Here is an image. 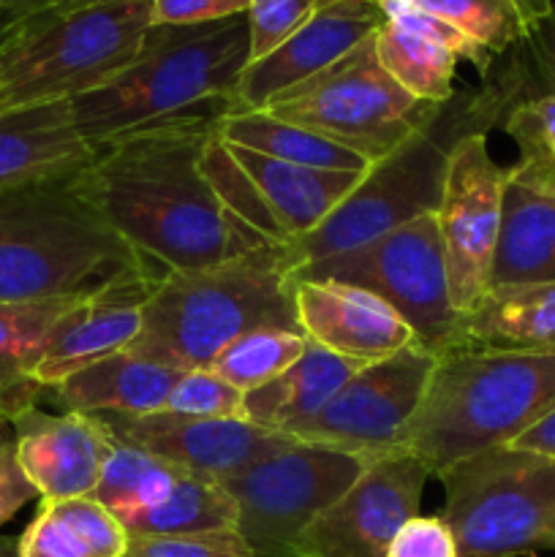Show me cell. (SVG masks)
<instances>
[{
	"instance_id": "8",
	"label": "cell",
	"mask_w": 555,
	"mask_h": 557,
	"mask_svg": "<svg viewBox=\"0 0 555 557\" xmlns=\"http://www.w3.org/2000/svg\"><path fill=\"white\" fill-rule=\"evenodd\" d=\"M441 520L460 557H520L555 549V460L509 446L441 473Z\"/></svg>"
},
{
	"instance_id": "18",
	"label": "cell",
	"mask_w": 555,
	"mask_h": 557,
	"mask_svg": "<svg viewBox=\"0 0 555 557\" xmlns=\"http://www.w3.org/2000/svg\"><path fill=\"white\" fill-rule=\"evenodd\" d=\"M384 25L375 30L373 44L379 63L406 92L422 103H446L455 96L457 63L468 60L488 76L495 60L457 27L430 14L414 0H379Z\"/></svg>"
},
{
	"instance_id": "45",
	"label": "cell",
	"mask_w": 555,
	"mask_h": 557,
	"mask_svg": "<svg viewBox=\"0 0 555 557\" xmlns=\"http://www.w3.org/2000/svg\"><path fill=\"white\" fill-rule=\"evenodd\" d=\"M0 557H20L14 539H0Z\"/></svg>"
},
{
	"instance_id": "15",
	"label": "cell",
	"mask_w": 555,
	"mask_h": 557,
	"mask_svg": "<svg viewBox=\"0 0 555 557\" xmlns=\"http://www.w3.org/2000/svg\"><path fill=\"white\" fill-rule=\"evenodd\" d=\"M161 277L163 270L150 261H139L82 292L49 332L36 364L38 384L54 389L87 364L134 346L141 332L145 305Z\"/></svg>"
},
{
	"instance_id": "27",
	"label": "cell",
	"mask_w": 555,
	"mask_h": 557,
	"mask_svg": "<svg viewBox=\"0 0 555 557\" xmlns=\"http://www.w3.org/2000/svg\"><path fill=\"white\" fill-rule=\"evenodd\" d=\"M128 531L92 498L41 500L16 542L20 557H125Z\"/></svg>"
},
{
	"instance_id": "29",
	"label": "cell",
	"mask_w": 555,
	"mask_h": 557,
	"mask_svg": "<svg viewBox=\"0 0 555 557\" xmlns=\"http://www.w3.org/2000/svg\"><path fill=\"white\" fill-rule=\"evenodd\" d=\"M215 134L229 145L261 152L283 163H297L310 169H330V172H368L370 163L357 152L337 147L335 141L313 134V131L294 125L288 120L256 109V112H229L215 123Z\"/></svg>"
},
{
	"instance_id": "25",
	"label": "cell",
	"mask_w": 555,
	"mask_h": 557,
	"mask_svg": "<svg viewBox=\"0 0 555 557\" xmlns=\"http://www.w3.org/2000/svg\"><path fill=\"white\" fill-rule=\"evenodd\" d=\"M462 341L473 348H553L555 283L493 286L462 315Z\"/></svg>"
},
{
	"instance_id": "21",
	"label": "cell",
	"mask_w": 555,
	"mask_h": 557,
	"mask_svg": "<svg viewBox=\"0 0 555 557\" xmlns=\"http://www.w3.org/2000/svg\"><path fill=\"white\" fill-rule=\"evenodd\" d=\"M92 158L96 147L76 131L71 101L0 112V194L76 177Z\"/></svg>"
},
{
	"instance_id": "40",
	"label": "cell",
	"mask_w": 555,
	"mask_h": 557,
	"mask_svg": "<svg viewBox=\"0 0 555 557\" xmlns=\"http://www.w3.org/2000/svg\"><path fill=\"white\" fill-rule=\"evenodd\" d=\"M386 557H460L455 533L441 517H411L392 539Z\"/></svg>"
},
{
	"instance_id": "5",
	"label": "cell",
	"mask_w": 555,
	"mask_h": 557,
	"mask_svg": "<svg viewBox=\"0 0 555 557\" xmlns=\"http://www.w3.org/2000/svg\"><path fill=\"white\" fill-rule=\"evenodd\" d=\"M504 114V98L490 82L482 79L479 90L455 92L452 101L441 103L433 117L400 147L370 163L351 194L316 232L292 245L299 270L348 253L417 218L435 215L457 141L468 134H488L490 125L501 123Z\"/></svg>"
},
{
	"instance_id": "23",
	"label": "cell",
	"mask_w": 555,
	"mask_h": 557,
	"mask_svg": "<svg viewBox=\"0 0 555 557\" xmlns=\"http://www.w3.org/2000/svg\"><path fill=\"white\" fill-rule=\"evenodd\" d=\"M226 147L234 161L248 172L256 188L261 190L272 215L281 223L283 234L292 245L308 237L310 232H316L332 215V210L351 194V188L365 174L283 163L275 161V158L261 156V152L229 145V141Z\"/></svg>"
},
{
	"instance_id": "17",
	"label": "cell",
	"mask_w": 555,
	"mask_h": 557,
	"mask_svg": "<svg viewBox=\"0 0 555 557\" xmlns=\"http://www.w3.org/2000/svg\"><path fill=\"white\" fill-rule=\"evenodd\" d=\"M384 20V9L375 0H319L294 36L267 58L245 65L234 90V112L264 109L283 90L346 58L354 47L373 36Z\"/></svg>"
},
{
	"instance_id": "36",
	"label": "cell",
	"mask_w": 555,
	"mask_h": 557,
	"mask_svg": "<svg viewBox=\"0 0 555 557\" xmlns=\"http://www.w3.org/2000/svg\"><path fill=\"white\" fill-rule=\"evenodd\" d=\"M511 52L515 54L504 69L493 65L490 74L482 76L504 98L506 112L528 98L555 92V3L539 30Z\"/></svg>"
},
{
	"instance_id": "20",
	"label": "cell",
	"mask_w": 555,
	"mask_h": 557,
	"mask_svg": "<svg viewBox=\"0 0 555 557\" xmlns=\"http://www.w3.org/2000/svg\"><path fill=\"white\" fill-rule=\"evenodd\" d=\"M297 321L310 343L357 364L379 362L417 343L392 305L341 281H299Z\"/></svg>"
},
{
	"instance_id": "24",
	"label": "cell",
	"mask_w": 555,
	"mask_h": 557,
	"mask_svg": "<svg viewBox=\"0 0 555 557\" xmlns=\"http://www.w3.org/2000/svg\"><path fill=\"white\" fill-rule=\"evenodd\" d=\"M359 368L362 364L337 357L308 341V348L292 368L283 370L270 384L245 392L243 419L288 435L294 428L324 411Z\"/></svg>"
},
{
	"instance_id": "1",
	"label": "cell",
	"mask_w": 555,
	"mask_h": 557,
	"mask_svg": "<svg viewBox=\"0 0 555 557\" xmlns=\"http://www.w3.org/2000/svg\"><path fill=\"white\" fill-rule=\"evenodd\" d=\"M215 123L120 136L96 147L79 174L82 194L114 234L163 272L199 270L267 245L223 210L201 172V150Z\"/></svg>"
},
{
	"instance_id": "26",
	"label": "cell",
	"mask_w": 555,
	"mask_h": 557,
	"mask_svg": "<svg viewBox=\"0 0 555 557\" xmlns=\"http://www.w3.org/2000/svg\"><path fill=\"white\" fill-rule=\"evenodd\" d=\"M74 297L47 299L30 305H0V424H11L20 413L38 406L44 386L36 381L54 321L65 313Z\"/></svg>"
},
{
	"instance_id": "22",
	"label": "cell",
	"mask_w": 555,
	"mask_h": 557,
	"mask_svg": "<svg viewBox=\"0 0 555 557\" xmlns=\"http://www.w3.org/2000/svg\"><path fill=\"white\" fill-rule=\"evenodd\" d=\"M183 370L139 357L134 351H118L87 364L54 386V397L65 411L118 413V417H145L161 413Z\"/></svg>"
},
{
	"instance_id": "11",
	"label": "cell",
	"mask_w": 555,
	"mask_h": 557,
	"mask_svg": "<svg viewBox=\"0 0 555 557\" xmlns=\"http://www.w3.org/2000/svg\"><path fill=\"white\" fill-rule=\"evenodd\" d=\"M365 468L362 457L299 441L261 457L223 482L237 504V533L254 557H294L305 528L348 493Z\"/></svg>"
},
{
	"instance_id": "41",
	"label": "cell",
	"mask_w": 555,
	"mask_h": 557,
	"mask_svg": "<svg viewBox=\"0 0 555 557\" xmlns=\"http://www.w3.org/2000/svg\"><path fill=\"white\" fill-rule=\"evenodd\" d=\"M33 498H41V495L22 471L14 430L11 424H0V525H5Z\"/></svg>"
},
{
	"instance_id": "38",
	"label": "cell",
	"mask_w": 555,
	"mask_h": 557,
	"mask_svg": "<svg viewBox=\"0 0 555 557\" xmlns=\"http://www.w3.org/2000/svg\"><path fill=\"white\" fill-rule=\"evenodd\" d=\"M316 5L319 0H250L248 11H245L250 38L248 63L267 58L272 49L294 36L308 22Z\"/></svg>"
},
{
	"instance_id": "43",
	"label": "cell",
	"mask_w": 555,
	"mask_h": 557,
	"mask_svg": "<svg viewBox=\"0 0 555 557\" xmlns=\"http://www.w3.org/2000/svg\"><path fill=\"white\" fill-rule=\"evenodd\" d=\"M506 446L515 451H528V455L555 460V408L550 413H544L536 424H531L526 433L517 435V438Z\"/></svg>"
},
{
	"instance_id": "3",
	"label": "cell",
	"mask_w": 555,
	"mask_h": 557,
	"mask_svg": "<svg viewBox=\"0 0 555 557\" xmlns=\"http://www.w3.org/2000/svg\"><path fill=\"white\" fill-rule=\"evenodd\" d=\"M297 270L292 248L264 245L199 270L163 272L128 351L194 370L210 368L229 343L254 330L303 332Z\"/></svg>"
},
{
	"instance_id": "9",
	"label": "cell",
	"mask_w": 555,
	"mask_h": 557,
	"mask_svg": "<svg viewBox=\"0 0 555 557\" xmlns=\"http://www.w3.org/2000/svg\"><path fill=\"white\" fill-rule=\"evenodd\" d=\"M373 36L330 69L283 90L264 112L303 125L368 163L390 156L441 103H422L403 90L379 63Z\"/></svg>"
},
{
	"instance_id": "34",
	"label": "cell",
	"mask_w": 555,
	"mask_h": 557,
	"mask_svg": "<svg viewBox=\"0 0 555 557\" xmlns=\"http://www.w3.org/2000/svg\"><path fill=\"white\" fill-rule=\"evenodd\" d=\"M201 172H205L212 194L218 196L223 210H226L234 221L243 223V226L248 228V232H254L261 243L275 245V248H292V243H288L281 223L272 215L270 205L264 201L261 190L256 188V183L248 177V172L234 161L226 141H223L215 131H212L205 150H201Z\"/></svg>"
},
{
	"instance_id": "13",
	"label": "cell",
	"mask_w": 555,
	"mask_h": 557,
	"mask_svg": "<svg viewBox=\"0 0 555 557\" xmlns=\"http://www.w3.org/2000/svg\"><path fill=\"white\" fill-rule=\"evenodd\" d=\"M506 185L509 169L490 156L488 134L462 136L449 156L444 194L435 210L452 305L462 315L471 313L493 286Z\"/></svg>"
},
{
	"instance_id": "35",
	"label": "cell",
	"mask_w": 555,
	"mask_h": 557,
	"mask_svg": "<svg viewBox=\"0 0 555 557\" xmlns=\"http://www.w3.org/2000/svg\"><path fill=\"white\" fill-rule=\"evenodd\" d=\"M308 348L303 332L254 330L229 343L210 362L212 373L221 375L234 389L250 392L270 384L272 379L292 368Z\"/></svg>"
},
{
	"instance_id": "30",
	"label": "cell",
	"mask_w": 555,
	"mask_h": 557,
	"mask_svg": "<svg viewBox=\"0 0 555 557\" xmlns=\"http://www.w3.org/2000/svg\"><path fill=\"white\" fill-rule=\"evenodd\" d=\"M128 536H194L237 531V504L226 484L183 473L158 504L120 520Z\"/></svg>"
},
{
	"instance_id": "47",
	"label": "cell",
	"mask_w": 555,
	"mask_h": 557,
	"mask_svg": "<svg viewBox=\"0 0 555 557\" xmlns=\"http://www.w3.org/2000/svg\"><path fill=\"white\" fill-rule=\"evenodd\" d=\"M79 3H90V0H54V5H79Z\"/></svg>"
},
{
	"instance_id": "37",
	"label": "cell",
	"mask_w": 555,
	"mask_h": 557,
	"mask_svg": "<svg viewBox=\"0 0 555 557\" xmlns=\"http://www.w3.org/2000/svg\"><path fill=\"white\" fill-rule=\"evenodd\" d=\"M245 392L212 373L210 368L183 370L163 411L196 419H243Z\"/></svg>"
},
{
	"instance_id": "12",
	"label": "cell",
	"mask_w": 555,
	"mask_h": 557,
	"mask_svg": "<svg viewBox=\"0 0 555 557\" xmlns=\"http://www.w3.org/2000/svg\"><path fill=\"white\" fill-rule=\"evenodd\" d=\"M435 359L428 348L411 343L392 357L362 364L324 411L288 435L299 444L348 451L365 462L395 455L422 403Z\"/></svg>"
},
{
	"instance_id": "39",
	"label": "cell",
	"mask_w": 555,
	"mask_h": 557,
	"mask_svg": "<svg viewBox=\"0 0 555 557\" xmlns=\"http://www.w3.org/2000/svg\"><path fill=\"white\" fill-rule=\"evenodd\" d=\"M125 557H254L237 531L194 536H131Z\"/></svg>"
},
{
	"instance_id": "33",
	"label": "cell",
	"mask_w": 555,
	"mask_h": 557,
	"mask_svg": "<svg viewBox=\"0 0 555 557\" xmlns=\"http://www.w3.org/2000/svg\"><path fill=\"white\" fill-rule=\"evenodd\" d=\"M185 471L114 438V451L90 498L118 520L158 504Z\"/></svg>"
},
{
	"instance_id": "19",
	"label": "cell",
	"mask_w": 555,
	"mask_h": 557,
	"mask_svg": "<svg viewBox=\"0 0 555 557\" xmlns=\"http://www.w3.org/2000/svg\"><path fill=\"white\" fill-rule=\"evenodd\" d=\"M16 457L41 500L90 498L101 482L114 435L101 417L65 411L60 417L36 408L11 422Z\"/></svg>"
},
{
	"instance_id": "6",
	"label": "cell",
	"mask_w": 555,
	"mask_h": 557,
	"mask_svg": "<svg viewBox=\"0 0 555 557\" xmlns=\"http://www.w3.org/2000/svg\"><path fill=\"white\" fill-rule=\"evenodd\" d=\"M139 261L82 194L79 174L0 194V305L74 297Z\"/></svg>"
},
{
	"instance_id": "32",
	"label": "cell",
	"mask_w": 555,
	"mask_h": 557,
	"mask_svg": "<svg viewBox=\"0 0 555 557\" xmlns=\"http://www.w3.org/2000/svg\"><path fill=\"white\" fill-rule=\"evenodd\" d=\"M501 128L517 145L509 183L555 199V92L515 103L501 120Z\"/></svg>"
},
{
	"instance_id": "16",
	"label": "cell",
	"mask_w": 555,
	"mask_h": 557,
	"mask_svg": "<svg viewBox=\"0 0 555 557\" xmlns=\"http://www.w3.org/2000/svg\"><path fill=\"white\" fill-rule=\"evenodd\" d=\"M112 435L185 473L229 482L261 457L294 444L292 435L264 430L245 419H196L177 413L118 417L101 413Z\"/></svg>"
},
{
	"instance_id": "28",
	"label": "cell",
	"mask_w": 555,
	"mask_h": 557,
	"mask_svg": "<svg viewBox=\"0 0 555 557\" xmlns=\"http://www.w3.org/2000/svg\"><path fill=\"white\" fill-rule=\"evenodd\" d=\"M509 283H555V199L511 183L493 261V286Z\"/></svg>"
},
{
	"instance_id": "4",
	"label": "cell",
	"mask_w": 555,
	"mask_h": 557,
	"mask_svg": "<svg viewBox=\"0 0 555 557\" xmlns=\"http://www.w3.org/2000/svg\"><path fill=\"white\" fill-rule=\"evenodd\" d=\"M555 408L553 348H455L435 359L400 451L441 476L511 444Z\"/></svg>"
},
{
	"instance_id": "31",
	"label": "cell",
	"mask_w": 555,
	"mask_h": 557,
	"mask_svg": "<svg viewBox=\"0 0 555 557\" xmlns=\"http://www.w3.org/2000/svg\"><path fill=\"white\" fill-rule=\"evenodd\" d=\"M414 3L449 22L493 60L526 44L553 9V0H414Z\"/></svg>"
},
{
	"instance_id": "14",
	"label": "cell",
	"mask_w": 555,
	"mask_h": 557,
	"mask_svg": "<svg viewBox=\"0 0 555 557\" xmlns=\"http://www.w3.org/2000/svg\"><path fill=\"white\" fill-rule=\"evenodd\" d=\"M428 476L406 451L368 462L348 493L305 528L294 557H386L397 531L419 515Z\"/></svg>"
},
{
	"instance_id": "2",
	"label": "cell",
	"mask_w": 555,
	"mask_h": 557,
	"mask_svg": "<svg viewBox=\"0 0 555 557\" xmlns=\"http://www.w3.org/2000/svg\"><path fill=\"white\" fill-rule=\"evenodd\" d=\"M248 60L245 14L205 25H152L120 74L71 101L76 131L101 147L139 131L221 120L234 112Z\"/></svg>"
},
{
	"instance_id": "10",
	"label": "cell",
	"mask_w": 555,
	"mask_h": 557,
	"mask_svg": "<svg viewBox=\"0 0 555 557\" xmlns=\"http://www.w3.org/2000/svg\"><path fill=\"white\" fill-rule=\"evenodd\" d=\"M297 281H341L384 299L435 357L468 348L462 313L452 305L449 272L435 215H422L348 253L303 267Z\"/></svg>"
},
{
	"instance_id": "44",
	"label": "cell",
	"mask_w": 555,
	"mask_h": 557,
	"mask_svg": "<svg viewBox=\"0 0 555 557\" xmlns=\"http://www.w3.org/2000/svg\"><path fill=\"white\" fill-rule=\"evenodd\" d=\"M54 0H0V16L9 20H25V16L38 14V11L52 9Z\"/></svg>"
},
{
	"instance_id": "7",
	"label": "cell",
	"mask_w": 555,
	"mask_h": 557,
	"mask_svg": "<svg viewBox=\"0 0 555 557\" xmlns=\"http://www.w3.org/2000/svg\"><path fill=\"white\" fill-rule=\"evenodd\" d=\"M150 27V0L52 5L11 22L0 47V112L96 90L136 58Z\"/></svg>"
},
{
	"instance_id": "46",
	"label": "cell",
	"mask_w": 555,
	"mask_h": 557,
	"mask_svg": "<svg viewBox=\"0 0 555 557\" xmlns=\"http://www.w3.org/2000/svg\"><path fill=\"white\" fill-rule=\"evenodd\" d=\"M11 22H16V20H9V16H0V47H3V38H5V33H9Z\"/></svg>"
},
{
	"instance_id": "48",
	"label": "cell",
	"mask_w": 555,
	"mask_h": 557,
	"mask_svg": "<svg viewBox=\"0 0 555 557\" xmlns=\"http://www.w3.org/2000/svg\"><path fill=\"white\" fill-rule=\"evenodd\" d=\"M375 3H379V0H375Z\"/></svg>"
},
{
	"instance_id": "42",
	"label": "cell",
	"mask_w": 555,
	"mask_h": 557,
	"mask_svg": "<svg viewBox=\"0 0 555 557\" xmlns=\"http://www.w3.org/2000/svg\"><path fill=\"white\" fill-rule=\"evenodd\" d=\"M152 25H205L245 14L250 0H150Z\"/></svg>"
}]
</instances>
